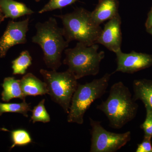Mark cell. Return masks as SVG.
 <instances>
[{"label": "cell", "instance_id": "obj_27", "mask_svg": "<svg viewBox=\"0 0 152 152\" xmlns=\"http://www.w3.org/2000/svg\"><path fill=\"white\" fill-rule=\"evenodd\" d=\"M2 21H3V20H0V23H1V22Z\"/></svg>", "mask_w": 152, "mask_h": 152}, {"label": "cell", "instance_id": "obj_20", "mask_svg": "<svg viewBox=\"0 0 152 152\" xmlns=\"http://www.w3.org/2000/svg\"><path fill=\"white\" fill-rule=\"evenodd\" d=\"M78 0H50L39 11V14H43L56 10H60L71 5L76 2Z\"/></svg>", "mask_w": 152, "mask_h": 152}, {"label": "cell", "instance_id": "obj_14", "mask_svg": "<svg viewBox=\"0 0 152 152\" xmlns=\"http://www.w3.org/2000/svg\"><path fill=\"white\" fill-rule=\"evenodd\" d=\"M134 100L141 101L145 106L152 107V80L147 79H139L133 83Z\"/></svg>", "mask_w": 152, "mask_h": 152}, {"label": "cell", "instance_id": "obj_23", "mask_svg": "<svg viewBox=\"0 0 152 152\" xmlns=\"http://www.w3.org/2000/svg\"><path fill=\"white\" fill-rule=\"evenodd\" d=\"M146 29L152 28V10H151L148 14V18L145 23Z\"/></svg>", "mask_w": 152, "mask_h": 152}, {"label": "cell", "instance_id": "obj_5", "mask_svg": "<svg viewBox=\"0 0 152 152\" xmlns=\"http://www.w3.org/2000/svg\"><path fill=\"white\" fill-rule=\"evenodd\" d=\"M112 75L107 73L90 83L78 84L71 101L67 119L68 123L83 124L85 114L90 106L105 94Z\"/></svg>", "mask_w": 152, "mask_h": 152}, {"label": "cell", "instance_id": "obj_19", "mask_svg": "<svg viewBox=\"0 0 152 152\" xmlns=\"http://www.w3.org/2000/svg\"><path fill=\"white\" fill-rule=\"evenodd\" d=\"M45 99H43L31 111V121L33 124L37 122L47 123L50 121V117L45 107Z\"/></svg>", "mask_w": 152, "mask_h": 152}, {"label": "cell", "instance_id": "obj_26", "mask_svg": "<svg viewBox=\"0 0 152 152\" xmlns=\"http://www.w3.org/2000/svg\"><path fill=\"white\" fill-rule=\"evenodd\" d=\"M42 1V0H35L36 2H38L40 1Z\"/></svg>", "mask_w": 152, "mask_h": 152}, {"label": "cell", "instance_id": "obj_2", "mask_svg": "<svg viewBox=\"0 0 152 152\" xmlns=\"http://www.w3.org/2000/svg\"><path fill=\"white\" fill-rule=\"evenodd\" d=\"M36 33L32 42L38 44L43 53L46 65L53 70H57L61 65L62 54L69 46L62 28H60L55 18L51 17L44 23L35 26Z\"/></svg>", "mask_w": 152, "mask_h": 152}, {"label": "cell", "instance_id": "obj_22", "mask_svg": "<svg viewBox=\"0 0 152 152\" xmlns=\"http://www.w3.org/2000/svg\"><path fill=\"white\" fill-rule=\"evenodd\" d=\"M136 152H152L151 138L144 136L142 142L138 144Z\"/></svg>", "mask_w": 152, "mask_h": 152}, {"label": "cell", "instance_id": "obj_25", "mask_svg": "<svg viewBox=\"0 0 152 152\" xmlns=\"http://www.w3.org/2000/svg\"><path fill=\"white\" fill-rule=\"evenodd\" d=\"M147 32L149 33L152 36V28H150L146 29Z\"/></svg>", "mask_w": 152, "mask_h": 152}, {"label": "cell", "instance_id": "obj_9", "mask_svg": "<svg viewBox=\"0 0 152 152\" xmlns=\"http://www.w3.org/2000/svg\"><path fill=\"white\" fill-rule=\"evenodd\" d=\"M117 72L133 74L152 66V55L132 51L126 53L120 50L116 53Z\"/></svg>", "mask_w": 152, "mask_h": 152}, {"label": "cell", "instance_id": "obj_6", "mask_svg": "<svg viewBox=\"0 0 152 152\" xmlns=\"http://www.w3.org/2000/svg\"><path fill=\"white\" fill-rule=\"evenodd\" d=\"M40 73L46 84L48 94L68 114L73 95L78 85L77 80L68 70L58 72L41 69Z\"/></svg>", "mask_w": 152, "mask_h": 152}, {"label": "cell", "instance_id": "obj_12", "mask_svg": "<svg viewBox=\"0 0 152 152\" xmlns=\"http://www.w3.org/2000/svg\"><path fill=\"white\" fill-rule=\"evenodd\" d=\"M22 91L25 96L44 95L48 94L47 85L45 82L31 73L26 74L20 80Z\"/></svg>", "mask_w": 152, "mask_h": 152}, {"label": "cell", "instance_id": "obj_7", "mask_svg": "<svg viewBox=\"0 0 152 152\" xmlns=\"http://www.w3.org/2000/svg\"><path fill=\"white\" fill-rule=\"evenodd\" d=\"M91 152H115L124 146L131 139V133L112 132L104 129L101 122L90 118Z\"/></svg>", "mask_w": 152, "mask_h": 152}, {"label": "cell", "instance_id": "obj_28", "mask_svg": "<svg viewBox=\"0 0 152 152\" xmlns=\"http://www.w3.org/2000/svg\"><path fill=\"white\" fill-rule=\"evenodd\" d=\"M151 10H152V8H151Z\"/></svg>", "mask_w": 152, "mask_h": 152}, {"label": "cell", "instance_id": "obj_11", "mask_svg": "<svg viewBox=\"0 0 152 152\" xmlns=\"http://www.w3.org/2000/svg\"><path fill=\"white\" fill-rule=\"evenodd\" d=\"M118 0H99L96 8L91 12L92 18L97 25L109 20L119 14Z\"/></svg>", "mask_w": 152, "mask_h": 152}, {"label": "cell", "instance_id": "obj_18", "mask_svg": "<svg viewBox=\"0 0 152 152\" xmlns=\"http://www.w3.org/2000/svg\"><path fill=\"white\" fill-rule=\"evenodd\" d=\"M12 144L10 149L15 146L27 145L32 142L31 136L27 131L23 129L14 130L11 132Z\"/></svg>", "mask_w": 152, "mask_h": 152}, {"label": "cell", "instance_id": "obj_24", "mask_svg": "<svg viewBox=\"0 0 152 152\" xmlns=\"http://www.w3.org/2000/svg\"><path fill=\"white\" fill-rule=\"evenodd\" d=\"M4 18L3 15V13L2 12L1 10V7H0V20H4Z\"/></svg>", "mask_w": 152, "mask_h": 152}, {"label": "cell", "instance_id": "obj_17", "mask_svg": "<svg viewBox=\"0 0 152 152\" xmlns=\"http://www.w3.org/2000/svg\"><path fill=\"white\" fill-rule=\"evenodd\" d=\"M30 104L23 100L20 103H2L0 102V116L7 113H17L21 114L24 116L28 118V113L31 111Z\"/></svg>", "mask_w": 152, "mask_h": 152}, {"label": "cell", "instance_id": "obj_13", "mask_svg": "<svg viewBox=\"0 0 152 152\" xmlns=\"http://www.w3.org/2000/svg\"><path fill=\"white\" fill-rule=\"evenodd\" d=\"M0 7L4 18L15 19L34 13L24 3L14 0H0Z\"/></svg>", "mask_w": 152, "mask_h": 152}, {"label": "cell", "instance_id": "obj_16", "mask_svg": "<svg viewBox=\"0 0 152 152\" xmlns=\"http://www.w3.org/2000/svg\"><path fill=\"white\" fill-rule=\"evenodd\" d=\"M32 57L28 50L23 51L18 57L12 61V69L14 75H24L32 64Z\"/></svg>", "mask_w": 152, "mask_h": 152}, {"label": "cell", "instance_id": "obj_21", "mask_svg": "<svg viewBox=\"0 0 152 152\" xmlns=\"http://www.w3.org/2000/svg\"><path fill=\"white\" fill-rule=\"evenodd\" d=\"M146 112L145 119L140 126L143 130L144 136L152 138V107L149 106H145Z\"/></svg>", "mask_w": 152, "mask_h": 152}, {"label": "cell", "instance_id": "obj_10", "mask_svg": "<svg viewBox=\"0 0 152 152\" xmlns=\"http://www.w3.org/2000/svg\"><path fill=\"white\" fill-rule=\"evenodd\" d=\"M121 25V18L118 14L104 25L96 44L103 45L115 53L121 50L122 35Z\"/></svg>", "mask_w": 152, "mask_h": 152}, {"label": "cell", "instance_id": "obj_15", "mask_svg": "<svg viewBox=\"0 0 152 152\" xmlns=\"http://www.w3.org/2000/svg\"><path fill=\"white\" fill-rule=\"evenodd\" d=\"M2 86L1 99L4 102H9L14 98H18L22 100L26 99L22 91L20 80H16L14 77H8L4 79Z\"/></svg>", "mask_w": 152, "mask_h": 152}, {"label": "cell", "instance_id": "obj_8", "mask_svg": "<svg viewBox=\"0 0 152 152\" xmlns=\"http://www.w3.org/2000/svg\"><path fill=\"white\" fill-rule=\"evenodd\" d=\"M30 18L23 21H10L4 34L0 39V58L5 56L9 49L17 45L27 42V33L28 31Z\"/></svg>", "mask_w": 152, "mask_h": 152}, {"label": "cell", "instance_id": "obj_3", "mask_svg": "<svg viewBox=\"0 0 152 152\" xmlns=\"http://www.w3.org/2000/svg\"><path fill=\"white\" fill-rule=\"evenodd\" d=\"M54 16L61 20L64 36L69 43L76 41L86 45H91L96 44L102 30L93 20L91 12L83 8Z\"/></svg>", "mask_w": 152, "mask_h": 152}, {"label": "cell", "instance_id": "obj_4", "mask_svg": "<svg viewBox=\"0 0 152 152\" xmlns=\"http://www.w3.org/2000/svg\"><path fill=\"white\" fill-rule=\"evenodd\" d=\"M98 45L87 46L77 42L74 48L65 50L66 57L63 63L68 66V70L73 74L77 80L99 74L105 53L103 51H98Z\"/></svg>", "mask_w": 152, "mask_h": 152}, {"label": "cell", "instance_id": "obj_1", "mask_svg": "<svg viewBox=\"0 0 152 152\" xmlns=\"http://www.w3.org/2000/svg\"><path fill=\"white\" fill-rule=\"evenodd\" d=\"M129 88L118 82L111 87L106 100L96 107L107 118L111 127L120 129L135 118L138 109Z\"/></svg>", "mask_w": 152, "mask_h": 152}]
</instances>
